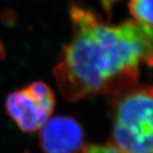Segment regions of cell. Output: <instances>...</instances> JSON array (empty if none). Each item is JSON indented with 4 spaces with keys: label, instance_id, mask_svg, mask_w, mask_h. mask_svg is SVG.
<instances>
[{
    "label": "cell",
    "instance_id": "8992f818",
    "mask_svg": "<svg viewBox=\"0 0 153 153\" xmlns=\"http://www.w3.org/2000/svg\"><path fill=\"white\" fill-rule=\"evenodd\" d=\"M79 153H124L110 143L103 145H90L83 148Z\"/></svg>",
    "mask_w": 153,
    "mask_h": 153
},
{
    "label": "cell",
    "instance_id": "6da1fadb",
    "mask_svg": "<svg viewBox=\"0 0 153 153\" xmlns=\"http://www.w3.org/2000/svg\"><path fill=\"white\" fill-rule=\"evenodd\" d=\"M72 35L53 68L61 95L76 102L92 95L118 99L152 65V28L129 19L111 25L79 6L70 8Z\"/></svg>",
    "mask_w": 153,
    "mask_h": 153
},
{
    "label": "cell",
    "instance_id": "5b68a950",
    "mask_svg": "<svg viewBox=\"0 0 153 153\" xmlns=\"http://www.w3.org/2000/svg\"><path fill=\"white\" fill-rule=\"evenodd\" d=\"M128 7L135 21L152 28V0H130Z\"/></svg>",
    "mask_w": 153,
    "mask_h": 153
},
{
    "label": "cell",
    "instance_id": "3957f363",
    "mask_svg": "<svg viewBox=\"0 0 153 153\" xmlns=\"http://www.w3.org/2000/svg\"><path fill=\"white\" fill-rule=\"evenodd\" d=\"M54 105V94L50 87L35 81L10 93L6 101V110L22 132L33 133L51 117Z\"/></svg>",
    "mask_w": 153,
    "mask_h": 153
},
{
    "label": "cell",
    "instance_id": "7a4b0ae2",
    "mask_svg": "<svg viewBox=\"0 0 153 153\" xmlns=\"http://www.w3.org/2000/svg\"><path fill=\"white\" fill-rule=\"evenodd\" d=\"M152 87L142 85L117 99L109 143L124 153H152Z\"/></svg>",
    "mask_w": 153,
    "mask_h": 153
},
{
    "label": "cell",
    "instance_id": "277c9868",
    "mask_svg": "<svg viewBox=\"0 0 153 153\" xmlns=\"http://www.w3.org/2000/svg\"><path fill=\"white\" fill-rule=\"evenodd\" d=\"M43 153H79L84 146V131L72 117H50L40 128Z\"/></svg>",
    "mask_w": 153,
    "mask_h": 153
},
{
    "label": "cell",
    "instance_id": "52a82bcc",
    "mask_svg": "<svg viewBox=\"0 0 153 153\" xmlns=\"http://www.w3.org/2000/svg\"><path fill=\"white\" fill-rule=\"evenodd\" d=\"M117 1H119V0H101L102 7L105 10V12L107 13V15H109V17H110V15H111L112 9H113L114 4Z\"/></svg>",
    "mask_w": 153,
    "mask_h": 153
}]
</instances>
